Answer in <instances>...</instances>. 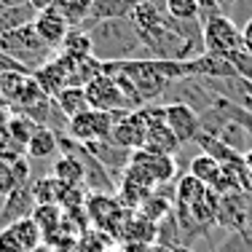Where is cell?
Wrapping results in <instances>:
<instances>
[{
	"label": "cell",
	"mask_w": 252,
	"mask_h": 252,
	"mask_svg": "<svg viewBox=\"0 0 252 252\" xmlns=\"http://www.w3.org/2000/svg\"><path fill=\"white\" fill-rule=\"evenodd\" d=\"M244 161H247V166H250V172H252V148L247 153H244Z\"/></svg>",
	"instance_id": "obj_37"
},
{
	"label": "cell",
	"mask_w": 252,
	"mask_h": 252,
	"mask_svg": "<svg viewBox=\"0 0 252 252\" xmlns=\"http://www.w3.org/2000/svg\"><path fill=\"white\" fill-rule=\"evenodd\" d=\"M145 140H148V124H145L142 110L121 113L116 126H113L110 142H116V145H121L126 151L134 153V151H142V148H145Z\"/></svg>",
	"instance_id": "obj_8"
},
{
	"label": "cell",
	"mask_w": 252,
	"mask_h": 252,
	"mask_svg": "<svg viewBox=\"0 0 252 252\" xmlns=\"http://www.w3.org/2000/svg\"><path fill=\"white\" fill-rule=\"evenodd\" d=\"M166 126L172 129V134L180 140V145H188L196 140V134L201 131V116L185 102H166Z\"/></svg>",
	"instance_id": "obj_9"
},
{
	"label": "cell",
	"mask_w": 252,
	"mask_h": 252,
	"mask_svg": "<svg viewBox=\"0 0 252 252\" xmlns=\"http://www.w3.org/2000/svg\"><path fill=\"white\" fill-rule=\"evenodd\" d=\"M110 64L129 75V81L134 83L137 94L142 97L145 105H156L172 86L158 59H129V62H110Z\"/></svg>",
	"instance_id": "obj_3"
},
{
	"label": "cell",
	"mask_w": 252,
	"mask_h": 252,
	"mask_svg": "<svg viewBox=\"0 0 252 252\" xmlns=\"http://www.w3.org/2000/svg\"><path fill=\"white\" fill-rule=\"evenodd\" d=\"M242 49L252 57V16L242 25Z\"/></svg>",
	"instance_id": "obj_31"
},
{
	"label": "cell",
	"mask_w": 252,
	"mask_h": 252,
	"mask_svg": "<svg viewBox=\"0 0 252 252\" xmlns=\"http://www.w3.org/2000/svg\"><path fill=\"white\" fill-rule=\"evenodd\" d=\"M209 252H250V247H247V242H244L239 233H228L225 242H220L218 247H212Z\"/></svg>",
	"instance_id": "obj_30"
},
{
	"label": "cell",
	"mask_w": 252,
	"mask_h": 252,
	"mask_svg": "<svg viewBox=\"0 0 252 252\" xmlns=\"http://www.w3.org/2000/svg\"><path fill=\"white\" fill-rule=\"evenodd\" d=\"M35 207H38V201H35V193H32V180H30V183L14 188L5 196V204L0 209V228H8L25 218H32Z\"/></svg>",
	"instance_id": "obj_11"
},
{
	"label": "cell",
	"mask_w": 252,
	"mask_h": 252,
	"mask_svg": "<svg viewBox=\"0 0 252 252\" xmlns=\"http://www.w3.org/2000/svg\"><path fill=\"white\" fill-rule=\"evenodd\" d=\"M25 183H30V158L25 153H3L0 156V196H8Z\"/></svg>",
	"instance_id": "obj_13"
},
{
	"label": "cell",
	"mask_w": 252,
	"mask_h": 252,
	"mask_svg": "<svg viewBox=\"0 0 252 252\" xmlns=\"http://www.w3.org/2000/svg\"><path fill=\"white\" fill-rule=\"evenodd\" d=\"M239 236L247 242V247H252V193H250V209H247V225H244V233H239Z\"/></svg>",
	"instance_id": "obj_33"
},
{
	"label": "cell",
	"mask_w": 252,
	"mask_h": 252,
	"mask_svg": "<svg viewBox=\"0 0 252 252\" xmlns=\"http://www.w3.org/2000/svg\"><path fill=\"white\" fill-rule=\"evenodd\" d=\"M201 32H204V51L215 57L231 59L236 51H242V27L228 14H209L201 19Z\"/></svg>",
	"instance_id": "obj_4"
},
{
	"label": "cell",
	"mask_w": 252,
	"mask_h": 252,
	"mask_svg": "<svg viewBox=\"0 0 252 252\" xmlns=\"http://www.w3.org/2000/svg\"><path fill=\"white\" fill-rule=\"evenodd\" d=\"M54 102H57V107L62 110V116L67 118H75L81 116V113L92 110V105H89V97H86V89L83 86H67L62 89V92L54 97Z\"/></svg>",
	"instance_id": "obj_21"
},
{
	"label": "cell",
	"mask_w": 252,
	"mask_h": 252,
	"mask_svg": "<svg viewBox=\"0 0 252 252\" xmlns=\"http://www.w3.org/2000/svg\"><path fill=\"white\" fill-rule=\"evenodd\" d=\"M164 11H166V16L180 19V22L201 19V8L196 0H164Z\"/></svg>",
	"instance_id": "obj_29"
},
{
	"label": "cell",
	"mask_w": 252,
	"mask_h": 252,
	"mask_svg": "<svg viewBox=\"0 0 252 252\" xmlns=\"http://www.w3.org/2000/svg\"><path fill=\"white\" fill-rule=\"evenodd\" d=\"M57 151H59V134L54 129H49V126H38L25 148V156L40 161V158H51Z\"/></svg>",
	"instance_id": "obj_20"
},
{
	"label": "cell",
	"mask_w": 252,
	"mask_h": 252,
	"mask_svg": "<svg viewBox=\"0 0 252 252\" xmlns=\"http://www.w3.org/2000/svg\"><path fill=\"white\" fill-rule=\"evenodd\" d=\"M137 3L140 0H94L92 11H89V19L81 30H89L97 22H107V19H131Z\"/></svg>",
	"instance_id": "obj_15"
},
{
	"label": "cell",
	"mask_w": 252,
	"mask_h": 252,
	"mask_svg": "<svg viewBox=\"0 0 252 252\" xmlns=\"http://www.w3.org/2000/svg\"><path fill=\"white\" fill-rule=\"evenodd\" d=\"M207 185L201 183V180H196L193 175H183L175 183V201L177 204H196V201H201L204 196H207Z\"/></svg>",
	"instance_id": "obj_26"
},
{
	"label": "cell",
	"mask_w": 252,
	"mask_h": 252,
	"mask_svg": "<svg viewBox=\"0 0 252 252\" xmlns=\"http://www.w3.org/2000/svg\"><path fill=\"white\" fill-rule=\"evenodd\" d=\"M193 142L199 145V151H201V153L212 156V158L218 161V164H228V161H233L236 156H242L239 151H233V148H228L223 140H218V137L207 134V131H199Z\"/></svg>",
	"instance_id": "obj_24"
},
{
	"label": "cell",
	"mask_w": 252,
	"mask_h": 252,
	"mask_svg": "<svg viewBox=\"0 0 252 252\" xmlns=\"http://www.w3.org/2000/svg\"><path fill=\"white\" fill-rule=\"evenodd\" d=\"M164 19H166V11L161 8V5L151 3V0H140L137 8H134V14H131V22H134V27L140 30V32L158 27Z\"/></svg>",
	"instance_id": "obj_25"
},
{
	"label": "cell",
	"mask_w": 252,
	"mask_h": 252,
	"mask_svg": "<svg viewBox=\"0 0 252 252\" xmlns=\"http://www.w3.org/2000/svg\"><path fill=\"white\" fill-rule=\"evenodd\" d=\"M0 54L11 57L14 62H19L27 73H35L38 67H43L46 62H51L57 54H54L43 40L35 32V25H25L19 30H11V32L0 35Z\"/></svg>",
	"instance_id": "obj_2"
},
{
	"label": "cell",
	"mask_w": 252,
	"mask_h": 252,
	"mask_svg": "<svg viewBox=\"0 0 252 252\" xmlns=\"http://www.w3.org/2000/svg\"><path fill=\"white\" fill-rule=\"evenodd\" d=\"M27 3V0H0V11H8V8H16V5Z\"/></svg>",
	"instance_id": "obj_35"
},
{
	"label": "cell",
	"mask_w": 252,
	"mask_h": 252,
	"mask_svg": "<svg viewBox=\"0 0 252 252\" xmlns=\"http://www.w3.org/2000/svg\"><path fill=\"white\" fill-rule=\"evenodd\" d=\"M142 158V164L148 166V172L153 175V180L158 185H169L177 177V158L175 156H161L151 151H134Z\"/></svg>",
	"instance_id": "obj_19"
},
{
	"label": "cell",
	"mask_w": 252,
	"mask_h": 252,
	"mask_svg": "<svg viewBox=\"0 0 252 252\" xmlns=\"http://www.w3.org/2000/svg\"><path fill=\"white\" fill-rule=\"evenodd\" d=\"M148 252H164V250H161V247H156V244H153V247L148 250Z\"/></svg>",
	"instance_id": "obj_39"
},
{
	"label": "cell",
	"mask_w": 252,
	"mask_h": 252,
	"mask_svg": "<svg viewBox=\"0 0 252 252\" xmlns=\"http://www.w3.org/2000/svg\"><path fill=\"white\" fill-rule=\"evenodd\" d=\"M51 175L57 180L67 185H81L83 188V180H86V166H83V158L78 153H70V151H62V156H57L51 166Z\"/></svg>",
	"instance_id": "obj_18"
},
{
	"label": "cell",
	"mask_w": 252,
	"mask_h": 252,
	"mask_svg": "<svg viewBox=\"0 0 252 252\" xmlns=\"http://www.w3.org/2000/svg\"><path fill=\"white\" fill-rule=\"evenodd\" d=\"M86 148H89V153H92L94 158H97L99 164L113 175V180L121 183L126 166H129L131 151H126V148L116 145V142H110V140H107V142H94V145H86Z\"/></svg>",
	"instance_id": "obj_14"
},
{
	"label": "cell",
	"mask_w": 252,
	"mask_h": 252,
	"mask_svg": "<svg viewBox=\"0 0 252 252\" xmlns=\"http://www.w3.org/2000/svg\"><path fill=\"white\" fill-rule=\"evenodd\" d=\"M86 97H89V105L92 110H102V113H134L129 110V102H126L124 92L118 89L116 78L102 73L97 75L92 83H86Z\"/></svg>",
	"instance_id": "obj_7"
},
{
	"label": "cell",
	"mask_w": 252,
	"mask_h": 252,
	"mask_svg": "<svg viewBox=\"0 0 252 252\" xmlns=\"http://www.w3.org/2000/svg\"><path fill=\"white\" fill-rule=\"evenodd\" d=\"M188 175L201 180L207 188H215V183L220 180V175H223V164H218V161H215L212 156H207V153H196L193 158L188 161Z\"/></svg>",
	"instance_id": "obj_23"
},
{
	"label": "cell",
	"mask_w": 252,
	"mask_h": 252,
	"mask_svg": "<svg viewBox=\"0 0 252 252\" xmlns=\"http://www.w3.org/2000/svg\"><path fill=\"white\" fill-rule=\"evenodd\" d=\"M35 129H38V124H35L30 116L11 110V116H8V140H11L14 153H25V148H27L30 137L35 134Z\"/></svg>",
	"instance_id": "obj_22"
},
{
	"label": "cell",
	"mask_w": 252,
	"mask_h": 252,
	"mask_svg": "<svg viewBox=\"0 0 252 252\" xmlns=\"http://www.w3.org/2000/svg\"><path fill=\"white\" fill-rule=\"evenodd\" d=\"M57 54H67V57H75V59H83V57H94L92 54V38H89L86 30L81 27H73L67 32V38H64L62 49Z\"/></svg>",
	"instance_id": "obj_27"
},
{
	"label": "cell",
	"mask_w": 252,
	"mask_h": 252,
	"mask_svg": "<svg viewBox=\"0 0 252 252\" xmlns=\"http://www.w3.org/2000/svg\"><path fill=\"white\" fill-rule=\"evenodd\" d=\"M151 3H156V5H161V8H164V0H151Z\"/></svg>",
	"instance_id": "obj_40"
},
{
	"label": "cell",
	"mask_w": 252,
	"mask_h": 252,
	"mask_svg": "<svg viewBox=\"0 0 252 252\" xmlns=\"http://www.w3.org/2000/svg\"><path fill=\"white\" fill-rule=\"evenodd\" d=\"M92 38V54L102 64L110 62H129V59H145L140 30L131 19H107L97 22L86 30Z\"/></svg>",
	"instance_id": "obj_1"
},
{
	"label": "cell",
	"mask_w": 252,
	"mask_h": 252,
	"mask_svg": "<svg viewBox=\"0 0 252 252\" xmlns=\"http://www.w3.org/2000/svg\"><path fill=\"white\" fill-rule=\"evenodd\" d=\"M35 32H38V38L43 40L49 49L57 54L59 49H62V43H64V38H67V32L73 27H70V22L64 19L62 14H59L57 8H46V11H38V16H35Z\"/></svg>",
	"instance_id": "obj_12"
},
{
	"label": "cell",
	"mask_w": 252,
	"mask_h": 252,
	"mask_svg": "<svg viewBox=\"0 0 252 252\" xmlns=\"http://www.w3.org/2000/svg\"><path fill=\"white\" fill-rule=\"evenodd\" d=\"M32 78H35V83L40 86V92L46 94V97H57L62 89H67L70 86V78H67V70H64V64L59 62L57 57L51 59V62H46L43 67H38L32 73Z\"/></svg>",
	"instance_id": "obj_17"
},
{
	"label": "cell",
	"mask_w": 252,
	"mask_h": 252,
	"mask_svg": "<svg viewBox=\"0 0 252 252\" xmlns=\"http://www.w3.org/2000/svg\"><path fill=\"white\" fill-rule=\"evenodd\" d=\"M105 252H126V250H124V247H107Z\"/></svg>",
	"instance_id": "obj_38"
},
{
	"label": "cell",
	"mask_w": 252,
	"mask_h": 252,
	"mask_svg": "<svg viewBox=\"0 0 252 252\" xmlns=\"http://www.w3.org/2000/svg\"><path fill=\"white\" fill-rule=\"evenodd\" d=\"M32 220L38 223L40 233H43V244L51 247L59 236H62V223H64V209L59 204H38L32 212Z\"/></svg>",
	"instance_id": "obj_16"
},
{
	"label": "cell",
	"mask_w": 252,
	"mask_h": 252,
	"mask_svg": "<svg viewBox=\"0 0 252 252\" xmlns=\"http://www.w3.org/2000/svg\"><path fill=\"white\" fill-rule=\"evenodd\" d=\"M30 5H32L35 11H46V8H51L54 3H57V0H27Z\"/></svg>",
	"instance_id": "obj_34"
},
{
	"label": "cell",
	"mask_w": 252,
	"mask_h": 252,
	"mask_svg": "<svg viewBox=\"0 0 252 252\" xmlns=\"http://www.w3.org/2000/svg\"><path fill=\"white\" fill-rule=\"evenodd\" d=\"M94 0H57L54 8L70 22V27H83L89 19V11H92Z\"/></svg>",
	"instance_id": "obj_28"
},
{
	"label": "cell",
	"mask_w": 252,
	"mask_h": 252,
	"mask_svg": "<svg viewBox=\"0 0 252 252\" xmlns=\"http://www.w3.org/2000/svg\"><path fill=\"white\" fill-rule=\"evenodd\" d=\"M196 3H199L201 19H204V16H209V14H220V3H223V0H196Z\"/></svg>",
	"instance_id": "obj_32"
},
{
	"label": "cell",
	"mask_w": 252,
	"mask_h": 252,
	"mask_svg": "<svg viewBox=\"0 0 252 252\" xmlns=\"http://www.w3.org/2000/svg\"><path fill=\"white\" fill-rule=\"evenodd\" d=\"M164 252H196V250H190V247H183V244H180V247H169V250H164Z\"/></svg>",
	"instance_id": "obj_36"
},
{
	"label": "cell",
	"mask_w": 252,
	"mask_h": 252,
	"mask_svg": "<svg viewBox=\"0 0 252 252\" xmlns=\"http://www.w3.org/2000/svg\"><path fill=\"white\" fill-rule=\"evenodd\" d=\"M121 113H102V110H86L81 116L67 121V137L81 145H94V142H107L113 134Z\"/></svg>",
	"instance_id": "obj_5"
},
{
	"label": "cell",
	"mask_w": 252,
	"mask_h": 252,
	"mask_svg": "<svg viewBox=\"0 0 252 252\" xmlns=\"http://www.w3.org/2000/svg\"><path fill=\"white\" fill-rule=\"evenodd\" d=\"M247 209H250V193H244V190L223 193L218 201V225L225 228L228 233H244Z\"/></svg>",
	"instance_id": "obj_10"
},
{
	"label": "cell",
	"mask_w": 252,
	"mask_h": 252,
	"mask_svg": "<svg viewBox=\"0 0 252 252\" xmlns=\"http://www.w3.org/2000/svg\"><path fill=\"white\" fill-rule=\"evenodd\" d=\"M142 116H145V124H148V140H145V148L142 151H151V153H161V156H177L180 140L172 134V129L166 126V110L161 102L156 105H145L142 107Z\"/></svg>",
	"instance_id": "obj_6"
}]
</instances>
